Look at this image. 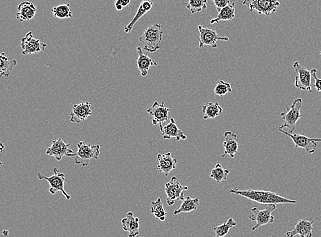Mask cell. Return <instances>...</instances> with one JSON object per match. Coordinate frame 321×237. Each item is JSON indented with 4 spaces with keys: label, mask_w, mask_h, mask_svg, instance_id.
Instances as JSON below:
<instances>
[{
    "label": "cell",
    "mask_w": 321,
    "mask_h": 237,
    "mask_svg": "<svg viewBox=\"0 0 321 237\" xmlns=\"http://www.w3.org/2000/svg\"><path fill=\"white\" fill-rule=\"evenodd\" d=\"M230 193L232 194L244 197L248 200L253 201L257 203L262 204H296L297 201L290 200L281 196L278 193L272 192L264 190L246 189L241 190L236 187L230 190Z\"/></svg>",
    "instance_id": "1"
},
{
    "label": "cell",
    "mask_w": 321,
    "mask_h": 237,
    "mask_svg": "<svg viewBox=\"0 0 321 237\" xmlns=\"http://www.w3.org/2000/svg\"><path fill=\"white\" fill-rule=\"evenodd\" d=\"M163 34V27L159 23L147 26L142 35L139 38L141 43L144 45L143 49L145 51L154 53L160 50L162 42Z\"/></svg>",
    "instance_id": "2"
},
{
    "label": "cell",
    "mask_w": 321,
    "mask_h": 237,
    "mask_svg": "<svg viewBox=\"0 0 321 237\" xmlns=\"http://www.w3.org/2000/svg\"><path fill=\"white\" fill-rule=\"evenodd\" d=\"M78 150L74 155V162L83 167L89 165L90 160H98L100 155V146L86 144L84 141L77 144Z\"/></svg>",
    "instance_id": "3"
},
{
    "label": "cell",
    "mask_w": 321,
    "mask_h": 237,
    "mask_svg": "<svg viewBox=\"0 0 321 237\" xmlns=\"http://www.w3.org/2000/svg\"><path fill=\"white\" fill-rule=\"evenodd\" d=\"M303 100L298 98L294 101L289 107H286V111L280 114L281 118L284 120V124L279 126V129L288 128L290 133H293L296 129L297 122L302 118L301 109L302 108Z\"/></svg>",
    "instance_id": "4"
},
{
    "label": "cell",
    "mask_w": 321,
    "mask_h": 237,
    "mask_svg": "<svg viewBox=\"0 0 321 237\" xmlns=\"http://www.w3.org/2000/svg\"><path fill=\"white\" fill-rule=\"evenodd\" d=\"M242 4L248 7L251 12L270 17L280 6L279 0H244Z\"/></svg>",
    "instance_id": "5"
},
{
    "label": "cell",
    "mask_w": 321,
    "mask_h": 237,
    "mask_svg": "<svg viewBox=\"0 0 321 237\" xmlns=\"http://www.w3.org/2000/svg\"><path fill=\"white\" fill-rule=\"evenodd\" d=\"M277 209L276 204H268L265 209L259 210L257 207L252 208L251 215L248 216L250 220L256 222L252 227V231H256L262 226L273 224L275 218L272 213Z\"/></svg>",
    "instance_id": "6"
},
{
    "label": "cell",
    "mask_w": 321,
    "mask_h": 237,
    "mask_svg": "<svg viewBox=\"0 0 321 237\" xmlns=\"http://www.w3.org/2000/svg\"><path fill=\"white\" fill-rule=\"evenodd\" d=\"M54 175L50 177L45 176L41 172H38V178L40 180H47L50 184V188L49 192L52 195H55L56 193L61 191L65 198L67 200H70L71 195L68 194L65 190V175L64 173L59 171L57 168H54Z\"/></svg>",
    "instance_id": "7"
},
{
    "label": "cell",
    "mask_w": 321,
    "mask_h": 237,
    "mask_svg": "<svg viewBox=\"0 0 321 237\" xmlns=\"http://www.w3.org/2000/svg\"><path fill=\"white\" fill-rule=\"evenodd\" d=\"M188 186H183L176 177H173L169 182L165 184V193L166 194L168 205H174L175 201L177 200L184 201V191H188Z\"/></svg>",
    "instance_id": "8"
},
{
    "label": "cell",
    "mask_w": 321,
    "mask_h": 237,
    "mask_svg": "<svg viewBox=\"0 0 321 237\" xmlns=\"http://www.w3.org/2000/svg\"><path fill=\"white\" fill-rule=\"evenodd\" d=\"M279 131L289 137L295 144V148H302L308 154L315 153L317 148V143H321V139L310 138L307 136L290 133L283 129H279Z\"/></svg>",
    "instance_id": "9"
},
{
    "label": "cell",
    "mask_w": 321,
    "mask_h": 237,
    "mask_svg": "<svg viewBox=\"0 0 321 237\" xmlns=\"http://www.w3.org/2000/svg\"><path fill=\"white\" fill-rule=\"evenodd\" d=\"M293 68L295 72V86L299 90L312 92L311 72L301 65L298 61L293 63Z\"/></svg>",
    "instance_id": "10"
},
{
    "label": "cell",
    "mask_w": 321,
    "mask_h": 237,
    "mask_svg": "<svg viewBox=\"0 0 321 237\" xmlns=\"http://www.w3.org/2000/svg\"><path fill=\"white\" fill-rule=\"evenodd\" d=\"M198 30L199 47L200 48H202L204 45H209L212 48H217L219 41H226V42L229 41V38L219 35L213 28H206L202 26H198Z\"/></svg>",
    "instance_id": "11"
},
{
    "label": "cell",
    "mask_w": 321,
    "mask_h": 237,
    "mask_svg": "<svg viewBox=\"0 0 321 237\" xmlns=\"http://www.w3.org/2000/svg\"><path fill=\"white\" fill-rule=\"evenodd\" d=\"M170 111V108L165 106L164 101H162V104L154 102L151 107L147 110V113L152 117V124L154 126L159 125L160 129L164 126L163 123L168 121V113Z\"/></svg>",
    "instance_id": "12"
},
{
    "label": "cell",
    "mask_w": 321,
    "mask_h": 237,
    "mask_svg": "<svg viewBox=\"0 0 321 237\" xmlns=\"http://www.w3.org/2000/svg\"><path fill=\"white\" fill-rule=\"evenodd\" d=\"M70 146L62 138L55 139L52 141V145L46 150V155L54 157L57 161H61L65 156L74 157L75 152Z\"/></svg>",
    "instance_id": "13"
},
{
    "label": "cell",
    "mask_w": 321,
    "mask_h": 237,
    "mask_svg": "<svg viewBox=\"0 0 321 237\" xmlns=\"http://www.w3.org/2000/svg\"><path fill=\"white\" fill-rule=\"evenodd\" d=\"M21 46L23 55H30L44 51L48 45L39 39H35L32 32H29L24 37L21 38Z\"/></svg>",
    "instance_id": "14"
},
{
    "label": "cell",
    "mask_w": 321,
    "mask_h": 237,
    "mask_svg": "<svg viewBox=\"0 0 321 237\" xmlns=\"http://www.w3.org/2000/svg\"><path fill=\"white\" fill-rule=\"evenodd\" d=\"M92 106L90 102H81L74 105L70 116V122L80 124L86 120L92 115Z\"/></svg>",
    "instance_id": "15"
},
{
    "label": "cell",
    "mask_w": 321,
    "mask_h": 237,
    "mask_svg": "<svg viewBox=\"0 0 321 237\" xmlns=\"http://www.w3.org/2000/svg\"><path fill=\"white\" fill-rule=\"evenodd\" d=\"M160 130L162 134V138L164 140L175 139L176 141H179L186 140L188 138L187 135L184 132L177 126L173 117L170 119V123L163 126V127Z\"/></svg>",
    "instance_id": "16"
},
{
    "label": "cell",
    "mask_w": 321,
    "mask_h": 237,
    "mask_svg": "<svg viewBox=\"0 0 321 237\" xmlns=\"http://www.w3.org/2000/svg\"><path fill=\"white\" fill-rule=\"evenodd\" d=\"M157 159V169L159 170V172L164 173L166 176H168L173 170L177 168V159L172 157L170 152L165 154H159Z\"/></svg>",
    "instance_id": "17"
},
{
    "label": "cell",
    "mask_w": 321,
    "mask_h": 237,
    "mask_svg": "<svg viewBox=\"0 0 321 237\" xmlns=\"http://www.w3.org/2000/svg\"><path fill=\"white\" fill-rule=\"evenodd\" d=\"M315 222V221L314 220H306L302 219V220H299L294 226L292 231L286 232V237H294L296 235H299L300 237H313Z\"/></svg>",
    "instance_id": "18"
},
{
    "label": "cell",
    "mask_w": 321,
    "mask_h": 237,
    "mask_svg": "<svg viewBox=\"0 0 321 237\" xmlns=\"http://www.w3.org/2000/svg\"><path fill=\"white\" fill-rule=\"evenodd\" d=\"M224 148L222 158H225L226 156H230L231 158H235L239 150V139L237 134L231 131H226L224 133Z\"/></svg>",
    "instance_id": "19"
},
{
    "label": "cell",
    "mask_w": 321,
    "mask_h": 237,
    "mask_svg": "<svg viewBox=\"0 0 321 237\" xmlns=\"http://www.w3.org/2000/svg\"><path fill=\"white\" fill-rule=\"evenodd\" d=\"M140 220L134 216L133 212L129 211L121 220L123 231L128 232L129 237H136L139 235Z\"/></svg>",
    "instance_id": "20"
},
{
    "label": "cell",
    "mask_w": 321,
    "mask_h": 237,
    "mask_svg": "<svg viewBox=\"0 0 321 237\" xmlns=\"http://www.w3.org/2000/svg\"><path fill=\"white\" fill-rule=\"evenodd\" d=\"M16 19L19 21H29L34 19L37 13V8L33 3L23 1L18 6Z\"/></svg>",
    "instance_id": "21"
},
{
    "label": "cell",
    "mask_w": 321,
    "mask_h": 237,
    "mask_svg": "<svg viewBox=\"0 0 321 237\" xmlns=\"http://www.w3.org/2000/svg\"><path fill=\"white\" fill-rule=\"evenodd\" d=\"M153 6L154 0H143V1H141L135 16H134L132 21L126 26H125V32L130 33V32H132L140 19L143 17L147 12H150Z\"/></svg>",
    "instance_id": "22"
},
{
    "label": "cell",
    "mask_w": 321,
    "mask_h": 237,
    "mask_svg": "<svg viewBox=\"0 0 321 237\" xmlns=\"http://www.w3.org/2000/svg\"><path fill=\"white\" fill-rule=\"evenodd\" d=\"M137 51L139 57L137 60V67L140 73L143 77H147L149 70L152 67L157 66V63L152 60L151 58L143 53L142 48L137 47Z\"/></svg>",
    "instance_id": "23"
},
{
    "label": "cell",
    "mask_w": 321,
    "mask_h": 237,
    "mask_svg": "<svg viewBox=\"0 0 321 237\" xmlns=\"http://www.w3.org/2000/svg\"><path fill=\"white\" fill-rule=\"evenodd\" d=\"M236 10V3L232 2L229 5L221 9L219 12L218 15L215 19L210 20V24L218 23L221 21H232L235 19Z\"/></svg>",
    "instance_id": "24"
},
{
    "label": "cell",
    "mask_w": 321,
    "mask_h": 237,
    "mask_svg": "<svg viewBox=\"0 0 321 237\" xmlns=\"http://www.w3.org/2000/svg\"><path fill=\"white\" fill-rule=\"evenodd\" d=\"M204 114L203 119L204 120L209 119H215L223 113V108L217 102H210L205 104L202 108Z\"/></svg>",
    "instance_id": "25"
},
{
    "label": "cell",
    "mask_w": 321,
    "mask_h": 237,
    "mask_svg": "<svg viewBox=\"0 0 321 237\" xmlns=\"http://www.w3.org/2000/svg\"><path fill=\"white\" fill-rule=\"evenodd\" d=\"M17 61L15 59H9L5 52H2L0 55V74L1 77H8L10 72L16 65Z\"/></svg>",
    "instance_id": "26"
},
{
    "label": "cell",
    "mask_w": 321,
    "mask_h": 237,
    "mask_svg": "<svg viewBox=\"0 0 321 237\" xmlns=\"http://www.w3.org/2000/svg\"><path fill=\"white\" fill-rule=\"evenodd\" d=\"M199 206V200L198 198H192L191 197L188 196L185 198L180 207L174 211L173 214L174 215H178L180 213L195 211L198 209Z\"/></svg>",
    "instance_id": "27"
},
{
    "label": "cell",
    "mask_w": 321,
    "mask_h": 237,
    "mask_svg": "<svg viewBox=\"0 0 321 237\" xmlns=\"http://www.w3.org/2000/svg\"><path fill=\"white\" fill-rule=\"evenodd\" d=\"M150 212L157 220L161 221V222H164L166 220L168 213L164 209V203H163L162 199L161 198H157V200L152 202Z\"/></svg>",
    "instance_id": "28"
},
{
    "label": "cell",
    "mask_w": 321,
    "mask_h": 237,
    "mask_svg": "<svg viewBox=\"0 0 321 237\" xmlns=\"http://www.w3.org/2000/svg\"><path fill=\"white\" fill-rule=\"evenodd\" d=\"M230 173L229 169H226L220 163H217L215 167L212 169L210 177L217 184H219L228 180V175L230 174Z\"/></svg>",
    "instance_id": "29"
},
{
    "label": "cell",
    "mask_w": 321,
    "mask_h": 237,
    "mask_svg": "<svg viewBox=\"0 0 321 237\" xmlns=\"http://www.w3.org/2000/svg\"><path fill=\"white\" fill-rule=\"evenodd\" d=\"M54 17L59 19H70L73 17V13L70 8V3L59 5L52 9Z\"/></svg>",
    "instance_id": "30"
},
{
    "label": "cell",
    "mask_w": 321,
    "mask_h": 237,
    "mask_svg": "<svg viewBox=\"0 0 321 237\" xmlns=\"http://www.w3.org/2000/svg\"><path fill=\"white\" fill-rule=\"evenodd\" d=\"M237 224L235 220L233 218H230L221 225L215 226L214 228V231L215 232L216 237H226L229 233L230 230L235 228Z\"/></svg>",
    "instance_id": "31"
},
{
    "label": "cell",
    "mask_w": 321,
    "mask_h": 237,
    "mask_svg": "<svg viewBox=\"0 0 321 237\" xmlns=\"http://www.w3.org/2000/svg\"><path fill=\"white\" fill-rule=\"evenodd\" d=\"M207 0H189L186 7L192 14L199 13L207 8Z\"/></svg>",
    "instance_id": "32"
},
{
    "label": "cell",
    "mask_w": 321,
    "mask_h": 237,
    "mask_svg": "<svg viewBox=\"0 0 321 237\" xmlns=\"http://www.w3.org/2000/svg\"><path fill=\"white\" fill-rule=\"evenodd\" d=\"M231 92V85L229 83L225 82L222 79L218 81L217 84H216L215 89H214V93L215 95L221 97H224L225 95H228Z\"/></svg>",
    "instance_id": "33"
},
{
    "label": "cell",
    "mask_w": 321,
    "mask_h": 237,
    "mask_svg": "<svg viewBox=\"0 0 321 237\" xmlns=\"http://www.w3.org/2000/svg\"><path fill=\"white\" fill-rule=\"evenodd\" d=\"M213 2L217 11L219 12L221 9L229 5L232 3V0H210Z\"/></svg>",
    "instance_id": "34"
},
{
    "label": "cell",
    "mask_w": 321,
    "mask_h": 237,
    "mask_svg": "<svg viewBox=\"0 0 321 237\" xmlns=\"http://www.w3.org/2000/svg\"><path fill=\"white\" fill-rule=\"evenodd\" d=\"M310 72H311L312 77H313L314 78V79H315V84H314V86H315V88H316V90H317V91L320 92V93H321V79L317 77V69H312Z\"/></svg>",
    "instance_id": "35"
},
{
    "label": "cell",
    "mask_w": 321,
    "mask_h": 237,
    "mask_svg": "<svg viewBox=\"0 0 321 237\" xmlns=\"http://www.w3.org/2000/svg\"><path fill=\"white\" fill-rule=\"evenodd\" d=\"M131 3V0H115V6L116 10L121 11L123 8L128 6Z\"/></svg>",
    "instance_id": "36"
},
{
    "label": "cell",
    "mask_w": 321,
    "mask_h": 237,
    "mask_svg": "<svg viewBox=\"0 0 321 237\" xmlns=\"http://www.w3.org/2000/svg\"><path fill=\"white\" fill-rule=\"evenodd\" d=\"M1 237H10V233L8 230H3Z\"/></svg>",
    "instance_id": "37"
},
{
    "label": "cell",
    "mask_w": 321,
    "mask_h": 237,
    "mask_svg": "<svg viewBox=\"0 0 321 237\" xmlns=\"http://www.w3.org/2000/svg\"><path fill=\"white\" fill-rule=\"evenodd\" d=\"M319 53H320V54H321V51H320V52H319Z\"/></svg>",
    "instance_id": "38"
}]
</instances>
